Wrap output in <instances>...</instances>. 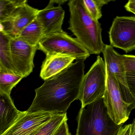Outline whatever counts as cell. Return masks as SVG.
Listing matches in <instances>:
<instances>
[{"instance_id": "8992f818", "label": "cell", "mask_w": 135, "mask_h": 135, "mask_svg": "<svg viewBox=\"0 0 135 135\" xmlns=\"http://www.w3.org/2000/svg\"><path fill=\"white\" fill-rule=\"evenodd\" d=\"M106 72V86L103 97L104 103L110 118L117 125H122L129 118L132 109L131 105L123 99L116 78L107 69Z\"/></svg>"}, {"instance_id": "7402d4cb", "label": "cell", "mask_w": 135, "mask_h": 135, "mask_svg": "<svg viewBox=\"0 0 135 135\" xmlns=\"http://www.w3.org/2000/svg\"><path fill=\"white\" fill-rule=\"evenodd\" d=\"M126 73L135 72V56L122 55Z\"/></svg>"}, {"instance_id": "7a4b0ae2", "label": "cell", "mask_w": 135, "mask_h": 135, "mask_svg": "<svg viewBox=\"0 0 135 135\" xmlns=\"http://www.w3.org/2000/svg\"><path fill=\"white\" fill-rule=\"evenodd\" d=\"M68 4L70 12L68 30L90 54L99 55L102 53L105 45L103 41L100 23L91 17L83 0H71Z\"/></svg>"}, {"instance_id": "44dd1931", "label": "cell", "mask_w": 135, "mask_h": 135, "mask_svg": "<svg viewBox=\"0 0 135 135\" xmlns=\"http://www.w3.org/2000/svg\"><path fill=\"white\" fill-rule=\"evenodd\" d=\"M85 8L94 19L98 20L102 16V8L112 1L108 0H83Z\"/></svg>"}, {"instance_id": "484cf974", "label": "cell", "mask_w": 135, "mask_h": 135, "mask_svg": "<svg viewBox=\"0 0 135 135\" xmlns=\"http://www.w3.org/2000/svg\"><path fill=\"white\" fill-rule=\"evenodd\" d=\"M132 124V128L131 135H135V118H134Z\"/></svg>"}, {"instance_id": "5b68a950", "label": "cell", "mask_w": 135, "mask_h": 135, "mask_svg": "<svg viewBox=\"0 0 135 135\" xmlns=\"http://www.w3.org/2000/svg\"><path fill=\"white\" fill-rule=\"evenodd\" d=\"M107 72L105 61L100 56L84 75L78 99L83 108L105 94L106 86Z\"/></svg>"}, {"instance_id": "277c9868", "label": "cell", "mask_w": 135, "mask_h": 135, "mask_svg": "<svg viewBox=\"0 0 135 135\" xmlns=\"http://www.w3.org/2000/svg\"><path fill=\"white\" fill-rule=\"evenodd\" d=\"M38 50L46 56L61 54L75 57L76 60H86L90 55L76 38L64 31L44 37L38 44Z\"/></svg>"}, {"instance_id": "7c38bea8", "label": "cell", "mask_w": 135, "mask_h": 135, "mask_svg": "<svg viewBox=\"0 0 135 135\" xmlns=\"http://www.w3.org/2000/svg\"><path fill=\"white\" fill-rule=\"evenodd\" d=\"M26 112L17 109L11 95L0 92V135L6 132Z\"/></svg>"}, {"instance_id": "d4e9b609", "label": "cell", "mask_w": 135, "mask_h": 135, "mask_svg": "<svg viewBox=\"0 0 135 135\" xmlns=\"http://www.w3.org/2000/svg\"><path fill=\"white\" fill-rule=\"evenodd\" d=\"M127 11L135 15V0H130L124 6Z\"/></svg>"}, {"instance_id": "ac0fdd59", "label": "cell", "mask_w": 135, "mask_h": 135, "mask_svg": "<svg viewBox=\"0 0 135 135\" xmlns=\"http://www.w3.org/2000/svg\"><path fill=\"white\" fill-rule=\"evenodd\" d=\"M123 99L135 109V72L126 73V85L120 88Z\"/></svg>"}, {"instance_id": "ba28073f", "label": "cell", "mask_w": 135, "mask_h": 135, "mask_svg": "<svg viewBox=\"0 0 135 135\" xmlns=\"http://www.w3.org/2000/svg\"><path fill=\"white\" fill-rule=\"evenodd\" d=\"M12 65L16 73L26 78L33 72V60L38 46H33L18 38H11Z\"/></svg>"}, {"instance_id": "2e32d148", "label": "cell", "mask_w": 135, "mask_h": 135, "mask_svg": "<svg viewBox=\"0 0 135 135\" xmlns=\"http://www.w3.org/2000/svg\"><path fill=\"white\" fill-rule=\"evenodd\" d=\"M11 39L9 36L0 31V67L16 73L12 60Z\"/></svg>"}, {"instance_id": "30bf717a", "label": "cell", "mask_w": 135, "mask_h": 135, "mask_svg": "<svg viewBox=\"0 0 135 135\" xmlns=\"http://www.w3.org/2000/svg\"><path fill=\"white\" fill-rule=\"evenodd\" d=\"M57 114L46 112L29 113L23 114L2 135H27L44 126Z\"/></svg>"}, {"instance_id": "8fae6325", "label": "cell", "mask_w": 135, "mask_h": 135, "mask_svg": "<svg viewBox=\"0 0 135 135\" xmlns=\"http://www.w3.org/2000/svg\"><path fill=\"white\" fill-rule=\"evenodd\" d=\"M55 4L54 1H50L47 7L39 10L37 15V19L43 27L44 37L63 31L65 11L61 5Z\"/></svg>"}, {"instance_id": "e0dca14e", "label": "cell", "mask_w": 135, "mask_h": 135, "mask_svg": "<svg viewBox=\"0 0 135 135\" xmlns=\"http://www.w3.org/2000/svg\"><path fill=\"white\" fill-rule=\"evenodd\" d=\"M23 79L21 76L0 67V92L11 95L12 89Z\"/></svg>"}, {"instance_id": "9c48e42d", "label": "cell", "mask_w": 135, "mask_h": 135, "mask_svg": "<svg viewBox=\"0 0 135 135\" xmlns=\"http://www.w3.org/2000/svg\"><path fill=\"white\" fill-rule=\"evenodd\" d=\"M39 10L32 7L27 2L20 5L6 21L1 23L0 31L11 38H16L26 27L37 18Z\"/></svg>"}, {"instance_id": "603a6c76", "label": "cell", "mask_w": 135, "mask_h": 135, "mask_svg": "<svg viewBox=\"0 0 135 135\" xmlns=\"http://www.w3.org/2000/svg\"><path fill=\"white\" fill-rule=\"evenodd\" d=\"M67 120H65L61 124L53 135H71L69 130Z\"/></svg>"}, {"instance_id": "5bb4252c", "label": "cell", "mask_w": 135, "mask_h": 135, "mask_svg": "<svg viewBox=\"0 0 135 135\" xmlns=\"http://www.w3.org/2000/svg\"><path fill=\"white\" fill-rule=\"evenodd\" d=\"M75 60V57L61 54L46 56L42 65L40 77L46 80L68 68Z\"/></svg>"}, {"instance_id": "d6986e66", "label": "cell", "mask_w": 135, "mask_h": 135, "mask_svg": "<svg viewBox=\"0 0 135 135\" xmlns=\"http://www.w3.org/2000/svg\"><path fill=\"white\" fill-rule=\"evenodd\" d=\"M26 0H0V23L6 21Z\"/></svg>"}, {"instance_id": "52a82bcc", "label": "cell", "mask_w": 135, "mask_h": 135, "mask_svg": "<svg viewBox=\"0 0 135 135\" xmlns=\"http://www.w3.org/2000/svg\"><path fill=\"white\" fill-rule=\"evenodd\" d=\"M110 45L126 53L135 49V17L117 16L109 32Z\"/></svg>"}, {"instance_id": "6da1fadb", "label": "cell", "mask_w": 135, "mask_h": 135, "mask_svg": "<svg viewBox=\"0 0 135 135\" xmlns=\"http://www.w3.org/2000/svg\"><path fill=\"white\" fill-rule=\"evenodd\" d=\"M85 60H76L68 68L46 80L35 90V96L29 113H66L72 103L78 99L84 77Z\"/></svg>"}, {"instance_id": "cb8c5ba5", "label": "cell", "mask_w": 135, "mask_h": 135, "mask_svg": "<svg viewBox=\"0 0 135 135\" xmlns=\"http://www.w3.org/2000/svg\"><path fill=\"white\" fill-rule=\"evenodd\" d=\"M132 128V124H129L123 127L122 126L117 135H131Z\"/></svg>"}, {"instance_id": "4316f807", "label": "cell", "mask_w": 135, "mask_h": 135, "mask_svg": "<svg viewBox=\"0 0 135 135\" xmlns=\"http://www.w3.org/2000/svg\"><path fill=\"white\" fill-rule=\"evenodd\" d=\"M41 128H39L38 129H36V130H35V131H33V132H31L29 134H27V135H35V133L38 131V130Z\"/></svg>"}, {"instance_id": "4fadbf2b", "label": "cell", "mask_w": 135, "mask_h": 135, "mask_svg": "<svg viewBox=\"0 0 135 135\" xmlns=\"http://www.w3.org/2000/svg\"><path fill=\"white\" fill-rule=\"evenodd\" d=\"M106 68L116 78L120 88L126 85V72L122 55L110 45H105L103 52Z\"/></svg>"}, {"instance_id": "3957f363", "label": "cell", "mask_w": 135, "mask_h": 135, "mask_svg": "<svg viewBox=\"0 0 135 135\" xmlns=\"http://www.w3.org/2000/svg\"><path fill=\"white\" fill-rule=\"evenodd\" d=\"M76 135H117L122 125H117L107 113L103 98L81 108Z\"/></svg>"}, {"instance_id": "9a60e30c", "label": "cell", "mask_w": 135, "mask_h": 135, "mask_svg": "<svg viewBox=\"0 0 135 135\" xmlns=\"http://www.w3.org/2000/svg\"><path fill=\"white\" fill-rule=\"evenodd\" d=\"M44 37L43 27L36 18L20 32L16 38L33 46H38Z\"/></svg>"}, {"instance_id": "ffe728a7", "label": "cell", "mask_w": 135, "mask_h": 135, "mask_svg": "<svg viewBox=\"0 0 135 135\" xmlns=\"http://www.w3.org/2000/svg\"><path fill=\"white\" fill-rule=\"evenodd\" d=\"M67 120L66 113L57 114L51 120L42 127L35 135H53L61 124Z\"/></svg>"}]
</instances>
